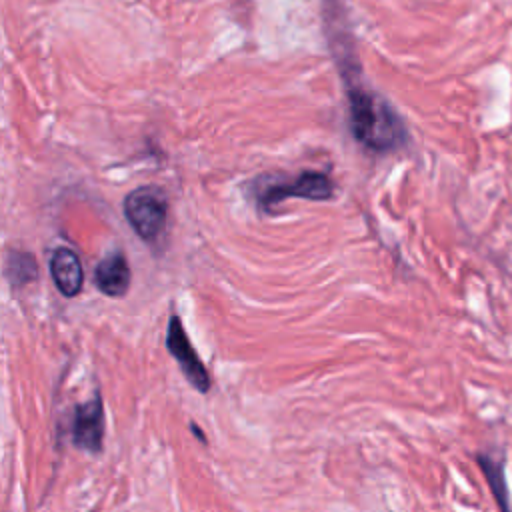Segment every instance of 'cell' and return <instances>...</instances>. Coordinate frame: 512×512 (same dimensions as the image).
<instances>
[{
  "instance_id": "2",
  "label": "cell",
  "mask_w": 512,
  "mask_h": 512,
  "mask_svg": "<svg viewBox=\"0 0 512 512\" xmlns=\"http://www.w3.org/2000/svg\"><path fill=\"white\" fill-rule=\"evenodd\" d=\"M124 214L132 230L146 242H156L168 220V200L158 186L134 188L124 200Z\"/></svg>"
},
{
  "instance_id": "5",
  "label": "cell",
  "mask_w": 512,
  "mask_h": 512,
  "mask_svg": "<svg viewBox=\"0 0 512 512\" xmlns=\"http://www.w3.org/2000/svg\"><path fill=\"white\" fill-rule=\"evenodd\" d=\"M72 438L78 448L88 452H100L104 438V410L98 396L76 408Z\"/></svg>"
},
{
  "instance_id": "1",
  "label": "cell",
  "mask_w": 512,
  "mask_h": 512,
  "mask_svg": "<svg viewBox=\"0 0 512 512\" xmlns=\"http://www.w3.org/2000/svg\"><path fill=\"white\" fill-rule=\"evenodd\" d=\"M348 116L354 138L374 152L396 150L406 140L402 118L384 98L370 90L348 88Z\"/></svg>"
},
{
  "instance_id": "3",
  "label": "cell",
  "mask_w": 512,
  "mask_h": 512,
  "mask_svg": "<svg viewBox=\"0 0 512 512\" xmlns=\"http://www.w3.org/2000/svg\"><path fill=\"white\" fill-rule=\"evenodd\" d=\"M290 196L308 200H328L334 196V182L324 172L306 170L284 182L260 184L256 192V204L262 210H272L276 204L284 202Z\"/></svg>"
},
{
  "instance_id": "8",
  "label": "cell",
  "mask_w": 512,
  "mask_h": 512,
  "mask_svg": "<svg viewBox=\"0 0 512 512\" xmlns=\"http://www.w3.org/2000/svg\"><path fill=\"white\" fill-rule=\"evenodd\" d=\"M476 462H478V468L482 470V474L486 478V484H488V488L494 496V502H496L498 510L500 512H512L502 460H494L490 454L480 452V454H476Z\"/></svg>"
},
{
  "instance_id": "4",
  "label": "cell",
  "mask_w": 512,
  "mask_h": 512,
  "mask_svg": "<svg viewBox=\"0 0 512 512\" xmlns=\"http://www.w3.org/2000/svg\"><path fill=\"white\" fill-rule=\"evenodd\" d=\"M166 346L174 360L178 362L180 370L188 378V382L198 390V392H208L210 388V376L208 370L204 368L200 356L196 354L194 346L190 344L186 330L182 326V320L178 316L170 318L168 324V334H166Z\"/></svg>"
},
{
  "instance_id": "9",
  "label": "cell",
  "mask_w": 512,
  "mask_h": 512,
  "mask_svg": "<svg viewBox=\"0 0 512 512\" xmlns=\"http://www.w3.org/2000/svg\"><path fill=\"white\" fill-rule=\"evenodd\" d=\"M38 274L36 260L28 252H12L8 256V276L16 286H24L32 282Z\"/></svg>"
},
{
  "instance_id": "6",
  "label": "cell",
  "mask_w": 512,
  "mask_h": 512,
  "mask_svg": "<svg viewBox=\"0 0 512 512\" xmlns=\"http://www.w3.org/2000/svg\"><path fill=\"white\" fill-rule=\"evenodd\" d=\"M50 276L60 294L72 298L82 290L84 270L78 254L72 248L58 246L50 254Z\"/></svg>"
},
{
  "instance_id": "7",
  "label": "cell",
  "mask_w": 512,
  "mask_h": 512,
  "mask_svg": "<svg viewBox=\"0 0 512 512\" xmlns=\"http://www.w3.org/2000/svg\"><path fill=\"white\" fill-rule=\"evenodd\" d=\"M94 282L106 296L120 298L130 286V266L120 252L102 258L94 268Z\"/></svg>"
}]
</instances>
